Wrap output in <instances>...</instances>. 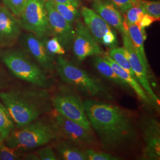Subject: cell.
Segmentation results:
<instances>
[{
	"label": "cell",
	"instance_id": "obj_34",
	"mask_svg": "<svg viewBox=\"0 0 160 160\" xmlns=\"http://www.w3.org/2000/svg\"><path fill=\"white\" fill-rule=\"evenodd\" d=\"M7 84V78L5 72L0 67V90L6 87Z\"/></svg>",
	"mask_w": 160,
	"mask_h": 160
},
{
	"label": "cell",
	"instance_id": "obj_4",
	"mask_svg": "<svg viewBox=\"0 0 160 160\" xmlns=\"http://www.w3.org/2000/svg\"><path fill=\"white\" fill-rule=\"evenodd\" d=\"M55 69L61 80L82 94L96 99L113 100V96L108 87L67 59L59 57Z\"/></svg>",
	"mask_w": 160,
	"mask_h": 160
},
{
	"label": "cell",
	"instance_id": "obj_32",
	"mask_svg": "<svg viewBox=\"0 0 160 160\" xmlns=\"http://www.w3.org/2000/svg\"><path fill=\"white\" fill-rule=\"evenodd\" d=\"M110 1L123 13H125L135 5V2L133 0H110Z\"/></svg>",
	"mask_w": 160,
	"mask_h": 160
},
{
	"label": "cell",
	"instance_id": "obj_6",
	"mask_svg": "<svg viewBox=\"0 0 160 160\" xmlns=\"http://www.w3.org/2000/svg\"><path fill=\"white\" fill-rule=\"evenodd\" d=\"M52 107L58 113L74 121L88 131L93 132L80 98L68 87H62L51 97Z\"/></svg>",
	"mask_w": 160,
	"mask_h": 160
},
{
	"label": "cell",
	"instance_id": "obj_17",
	"mask_svg": "<svg viewBox=\"0 0 160 160\" xmlns=\"http://www.w3.org/2000/svg\"><path fill=\"white\" fill-rule=\"evenodd\" d=\"M103 57L108 61L110 65L114 69L115 72L120 77V78L126 82L128 85L134 90V92L137 94L138 96L139 97V98L143 103L148 105L154 106V102L149 97L147 92H145L143 88L141 86L137 79L135 77L128 73L126 71L120 67L114 61H113L110 58L108 53H104Z\"/></svg>",
	"mask_w": 160,
	"mask_h": 160
},
{
	"label": "cell",
	"instance_id": "obj_33",
	"mask_svg": "<svg viewBox=\"0 0 160 160\" xmlns=\"http://www.w3.org/2000/svg\"><path fill=\"white\" fill-rule=\"evenodd\" d=\"M155 21H157V18L149 15L148 14L145 13L143 14V17L141 18V21L139 22V23L138 25L141 27L142 28L145 29V28H147L150 25H151Z\"/></svg>",
	"mask_w": 160,
	"mask_h": 160
},
{
	"label": "cell",
	"instance_id": "obj_25",
	"mask_svg": "<svg viewBox=\"0 0 160 160\" xmlns=\"http://www.w3.org/2000/svg\"><path fill=\"white\" fill-rule=\"evenodd\" d=\"M22 157L21 151L0 142V160H20Z\"/></svg>",
	"mask_w": 160,
	"mask_h": 160
},
{
	"label": "cell",
	"instance_id": "obj_10",
	"mask_svg": "<svg viewBox=\"0 0 160 160\" xmlns=\"http://www.w3.org/2000/svg\"><path fill=\"white\" fill-rule=\"evenodd\" d=\"M72 44L75 57L79 61H82L89 57L103 54V49L98 43L94 38L85 24L80 20L77 23Z\"/></svg>",
	"mask_w": 160,
	"mask_h": 160
},
{
	"label": "cell",
	"instance_id": "obj_21",
	"mask_svg": "<svg viewBox=\"0 0 160 160\" xmlns=\"http://www.w3.org/2000/svg\"><path fill=\"white\" fill-rule=\"evenodd\" d=\"M16 128L8 110L0 101V142L4 141Z\"/></svg>",
	"mask_w": 160,
	"mask_h": 160
},
{
	"label": "cell",
	"instance_id": "obj_7",
	"mask_svg": "<svg viewBox=\"0 0 160 160\" xmlns=\"http://www.w3.org/2000/svg\"><path fill=\"white\" fill-rule=\"evenodd\" d=\"M46 0H28L20 15L22 28L39 38L52 35L45 9Z\"/></svg>",
	"mask_w": 160,
	"mask_h": 160
},
{
	"label": "cell",
	"instance_id": "obj_18",
	"mask_svg": "<svg viewBox=\"0 0 160 160\" xmlns=\"http://www.w3.org/2000/svg\"><path fill=\"white\" fill-rule=\"evenodd\" d=\"M124 26L128 31V33L135 49L141 56L143 62L149 69V65L144 49V41L146 38L145 29L137 24L128 23L125 19L124 20Z\"/></svg>",
	"mask_w": 160,
	"mask_h": 160
},
{
	"label": "cell",
	"instance_id": "obj_28",
	"mask_svg": "<svg viewBox=\"0 0 160 160\" xmlns=\"http://www.w3.org/2000/svg\"><path fill=\"white\" fill-rule=\"evenodd\" d=\"M46 49L51 55H62L65 54V48L61 44L57 38L53 37L46 41L45 43Z\"/></svg>",
	"mask_w": 160,
	"mask_h": 160
},
{
	"label": "cell",
	"instance_id": "obj_35",
	"mask_svg": "<svg viewBox=\"0 0 160 160\" xmlns=\"http://www.w3.org/2000/svg\"><path fill=\"white\" fill-rule=\"evenodd\" d=\"M52 1L60 4H72L74 6L78 7L80 6V1L79 0H52Z\"/></svg>",
	"mask_w": 160,
	"mask_h": 160
},
{
	"label": "cell",
	"instance_id": "obj_31",
	"mask_svg": "<svg viewBox=\"0 0 160 160\" xmlns=\"http://www.w3.org/2000/svg\"><path fill=\"white\" fill-rule=\"evenodd\" d=\"M101 43L108 46L110 49L117 47L118 45V40L114 30H112L109 31L104 34L102 39Z\"/></svg>",
	"mask_w": 160,
	"mask_h": 160
},
{
	"label": "cell",
	"instance_id": "obj_22",
	"mask_svg": "<svg viewBox=\"0 0 160 160\" xmlns=\"http://www.w3.org/2000/svg\"><path fill=\"white\" fill-rule=\"evenodd\" d=\"M110 58L114 61L120 67L126 71L129 74L135 77L129 63V61L126 56V52L123 48L115 47L112 48L108 53Z\"/></svg>",
	"mask_w": 160,
	"mask_h": 160
},
{
	"label": "cell",
	"instance_id": "obj_1",
	"mask_svg": "<svg viewBox=\"0 0 160 160\" xmlns=\"http://www.w3.org/2000/svg\"><path fill=\"white\" fill-rule=\"evenodd\" d=\"M83 105L92 129L104 148L119 149L134 141L137 129L129 111L96 98L87 99Z\"/></svg>",
	"mask_w": 160,
	"mask_h": 160
},
{
	"label": "cell",
	"instance_id": "obj_12",
	"mask_svg": "<svg viewBox=\"0 0 160 160\" xmlns=\"http://www.w3.org/2000/svg\"><path fill=\"white\" fill-rule=\"evenodd\" d=\"M45 6L52 35L57 38L63 48H69L74 38L75 30L72 24L58 12L51 0H46Z\"/></svg>",
	"mask_w": 160,
	"mask_h": 160
},
{
	"label": "cell",
	"instance_id": "obj_24",
	"mask_svg": "<svg viewBox=\"0 0 160 160\" xmlns=\"http://www.w3.org/2000/svg\"><path fill=\"white\" fill-rule=\"evenodd\" d=\"M135 5L140 6L143 12L158 20L160 17V1L136 0Z\"/></svg>",
	"mask_w": 160,
	"mask_h": 160
},
{
	"label": "cell",
	"instance_id": "obj_20",
	"mask_svg": "<svg viewBox=\"0 0 160 160\" xmlns=\"http://www.w3.org/2000/svg\"><path fill=\"white\" fill-rule=\"evenodd\" d=\"M59 156L64 160H88L85 151L70 142H61L56 147Z\"/></svg>",
	"mask_w": 160,
	"mask_h": 160
},
{
	"label": "cell",
	"instance_id": "obj_26",
	"mask_svg": "<svg viewBox=\"0 0 160 160\" xmlns=\"http://www.w3.org/2000/svg\"><path fill=\"white\" fill-rule=\"evenodd\" d=\"M126 13L125 20L128 23L135 24L138 25L145 12L140 6L135 5L129 8Z\"/></svg>",
	"mask_w": 160,
	"mask_h": 160
},
{
	"label": "cell",
	"instance_id": "obj_5",
	"mask_svg": "<svg viewBox=\"0 0 160 160\" xmlns=\"http://www.w3.org/2000/svg\"><path fill=\"white\" fill-rule=\"evenodd\" d=\"M0 59L17 78L38 88L46 89L49 86L46 72L23 52L14 49L3 51L0 53Z\"/></svg>",
	"mask_w": 160,
	"mask_h": 160
},
{
	"label": "cell",
	"instance_id": "obj_16",
	"mask_svg": "<svg viewBox=\"0 0 160 160\" xmlns=\"http://www.w3.org/2000/svg\"><path fill=\"white\" fill-rule=\"evenodd\" d=\"M81 12L86 27L97 42L101 43L103 36L107 32L112 30L110 26L91 8L82 7Z\"/></svg>",
	"mask_w": 160,
	"mask_h": 160
},
{
	"label": "cell",
	"instance_id": "obj_11",
	"mask_svg": "<svg viewBox=\"0 0 160 160\" xmlns=\"http://www.w3.org/2000/svg\"><path fill=\"white\" fill-rule=\"evenodd\" d=\"M143 135V151L140 159L159 160L160 159V125L154 118L147 117L141 123Z\"/></svg>",
	"mask_w": 160,
	"mask_h": 160
},
{
	"label": "cell",
	"instance_id": "obj_9",
	"mask_svg": "<svg viewBox=\"0 0 160 160\" xmlns=\"http://www.w3.org/2000/svg\"><path fill=\"white\" fill-rule=\"evenodd\" d=\"M122 36L124 46L123 48L125 49L126 56L129 61L135 78L154 103L157 104L159 102V98L155 94L150 85L148 68L143 62L141 56L135 49L128 33V31L126 30L125 33L122 34Z\"/></svg>",
	"mask_w": 160,
	"mask_h": 160
},
{
	"label": "cell",
	"instance_id": "obj_27",
	"mask_svg": "<svg viewBox=\"0 0 160 160\" xmlns=\"http://www.w3.org/2000/svg\"><path fill=\"white\" fill-rule=\"evenodd\" d=\"M88 160H119L120 158L106 152L87 149L85 151Z\"/></svg>",
	"mask_w": 160,
	"mask_h": 160
},
{
	"label": "cell",
	"instance_id": "obj_36",
	"mask_svg": "<svg viewBox=\"0 0 160 160\" xmlns=\"http://www.w3.org/2000/svg\"><path fill=\"white\" fill-rule=\"evenodd\" d=\"M23 159L24 160H39V158L38 156V155L36 154H28L26 155L25 156H23Z\"/></svg>",
	"mask_w": 160,
	"mask_h": 160
},
{
	"label": "cell",
	"instance_id": "obj_37",
	"mask_svg": "<svg viewBox=\"0 0 160 160\" xmlns=\"http://www.w3.org/2000/svg\"><path fill=\"white\" fill-rule=\"evenodd\" d=\"M133 1H135V4H136V0H133Z\"/></svg>",
	"mask_w": 160,
	"mask_h": 160
},
{
	"label": "cell",
	"instance_id": "obj_15",
	"mask_svg": "<svg viewBox=\"0 0 160 160\" xmlns=\"http://www.w3.org/2000/svg\"><path fill=\"white\" fill-rule=\"evenodd\" d=\"M92 6L94 10L110 26L121 34L125 33L127 30L124 26V19L118 8L111 1L94 0Z\"/></svg>",
	"mask_w": 160,
	"mask_h": 160
},
{
	"label": "cell",
	"instance_id": "obj_13",
	"mask_svg": "<svg viewBox=\"0 0 160 160\" xmlns=\"http://www.w3.org/2000/svg\"><path fill=\"white\" fill-rule=\"evenodd\" d=\"M22 43L26 51L33 57L45 72H52L55 69L54 59L46 49L45 42L32 33L24 35Z\"/></svg>",
	"mask_w": 160,
	"mask_h": 160
},
{
	"label": "cell",
	"instance_id": "obj_14",
	"mask_svg": "<svg viewBox=\"0 0 160 160\" xmlns=\"http://www.w3.org/2000/svg\"><path fill=\"white\" fill-rule=\"evenodd\" d=\"M22 33L20 20L7 7L0 6V47L13 46Z\"/></svg>",
	"mask_w": 160,
	"mask_h": 160
},
{
	"label": "cell",
	"instance_id": "obj_23",
	"mask_svg": "<svg viewBox=\"0 0 160 160\" xmlns=\"http://www.w3.org/2000/svg\"><path fill=\"white\" fill-rule=\"evenodd\" d=\"M52 3L56 10L69 23L72 24L76 21L79 16L78 7L72 4H60L53 1Z\"/></svg>",
	"mask_w": 160,
	"mask_h": 160
},
{
	"label": "cell",
	"instance_id": "obj_8",
	"mask_svg": "<svg viewBox=\"0 0 160 160\" xmlns=\"http://www.w3.org/2000/svg\"><path fill=\"white\" fill-rule=\"evenodd\" d=\"M51 120L62 138L68 139L79 147L88 148L96 143L93 132L87 131L78 123L65 118L57 112L52 113Z\"/></svg>",
	"mask_w": 160,
	"mask_h": 160
},
{
	"label": "cell",
	"instance_id": "obj_30",
	"mask_svg": "<svg viewBox=\"0 0 160 160\" xmlns=\"http://www.w3.org/2000/svg\"><path fill=\"white\" fill-rule=\"evenodd\" d=\"M39 160H57V157L55 153L51 146L46 145L36 151Z\"/></svg>",
	"mask_w": 160,
	"mask_h": 160
},
{
	"label": "cell",
	"instance_id": "obj_29",
	"mask_svg": "<svg viewBox=\"0 0 160 160\" xmlns=\"http://www.w3.org/2000/svg\"><path fill=\"white\" fill-rule=\"evenodd\" d=\"M28 0H3L7 8L16 16H20Z\"/></svg>",
	"mask_w": 160,
	"mask_h": 160
},
{
	"label": "cell",
	"instance_id": "obj_2",
	"mask_svg": "<svg viewBox=\"0 0 160 160\" xmlns=\"http://www.w3.org/2000/svg\"><path fill=\"white\" fill-rule=\"evenodd\" d=\"M0 100L16 128L26 126L51 110V97L45 88H13L0 92Z\"/></svg>",
	"mask_w": 160,
	"mask_h": 160
},
{
	"label": "cell",
	"instance_id": "obj_19",
	"mask_svg": "<svg viewBox=\"0 0 160 160\" xmlns=\"http://www.w3.org/2000/svg\"><path fill=\"white\" fill-rule=\"evenodd\" d=\"M92 63L94 68L103 77L124 88L128 89L129 88V86L115 72L108 61L103 57L101 55L95 56L93 58Z\"/></svg>",
	"mask_w": 160,
	"mask_h": 160
},
{
	"label": "cell",
	"instance_id": "obj_3",
	"mask_svg": "<svg viewBox=\"0 0 160 160\" xmlns=\"http://www.w3.org/2000/svg\"><path fill=\"white\" fill-rule=\"evenodd\" d=\"M62 138L51 120L38 119L11 132L2 142L12 148L29 150L42 147Z\"/></svg>",
	"mask_w": 160,
	"mask_h": 160
}]
</instances>
